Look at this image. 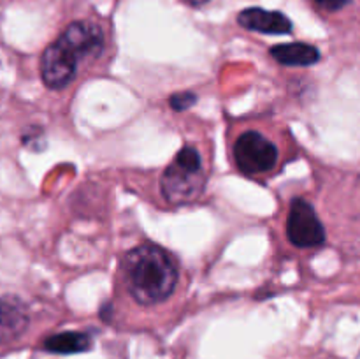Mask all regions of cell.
Here are the masks:
<instances>
[{"label": "cell", "instance_id": "cell-1", "mask_svg": "<svg viewBox=\"0 0 360 359\" xmlns=\"http://www.w3.org/2000/svg\"><path fill=\"white\" fill-rule=\"evenodd\" d=\"M104 49V32L91 21L70 23L41 58L42 81L51 90H62L76 77L84 60L98 56Z\"/></svg>", "mask_w": 360, "mask_h": 359}, {"label": "cell", "instance_id": "cell-2", "mask_svg": "<svg viewBox=\"0 0 360 359\" xmlns=\"http://www.w3.org/2000/svg\"><path fill=\"white\" fill-rule=\"evenodd\" d=\"M127 291L139 305L164 303L178 284V267L164 248L151 243L134 246L122 263Z\"/></svg>", "mask_w": 360, "mask_h": 359}, {"label": "cell", "instance_id": "cell-3", "mask_svg": "<svg viewBox=\"0 0 360 359\" xmlns=\"http://www.w3.org/2000/svg\"><path fill=\"white\" fill-rule=\"evenodd\" d=\"M162 194L174 206L193 203L206 187L202 157L195 146H183L162 176Z\"/></svg>", "mask_w": 360, "mask_h": 359}, {"label": "cell", "instance_id": "cell-4", "mask_svg": "<svg viewBox=\"0 0 360 359\" xmlns=\"http://www.w3.org/2000/svg\"><path fill=\"white\" fill-rule=\"evenodd\" d=\"M234 158L238 169L245 175H262L276 165L278 148L266 136L250 130L241 134L236 141Z\"/></svg>", "mask_w": 360, "mask_h": 359}, {"label": "cell", "instance_id": "cell-5", "mask_svg": "<svg viewBox=\"0 0 360 359\" xmlns=\"http://www.w3.org/2000/svg\"><path fill=\"white\" fill-rule=\"evenodd\" d=\"M287 236L297 248H315L326 243V229L315 208L302 197L292 201L287 217Z\"/></svg>", "mask_w": 360, "mask_h": 359}, {"label": "cell", "instance_id": "cell-6", "mask_svg": "<svg viewBox=\"0 0 360 359\" xmlns=\"http://www.w3.org/2000/svg\"><path fill=\"white\" fill-rule=\"evenodd\" d=\"M238 23L241 27L262 34H290L292 21L280 11H266L260 7H250L239 13Z\"/></svg>", "mask_w": 360, "mask_h": 359}, {"label": "cell", "instance_id": "cell-7", "mask_svg": "<svg viewBox=\"0 0 360 359\" xmlns=\"http://www.w3.org/2000/svg\"><path fill=\"white\" fill-rule=\"evenodd\" d=\"M271 56L281 65L288 67H309L320 60V51L306 42H288L271 48Z\"/></svg>", "mask_w": 360, "mask_h": 359}, {"label": "cell", "instance_id": "cell-8", "mask_svg": "<svg viewBox=\"0 0 360 359\" xmlns=\"http://www.w3.org/2000/svg\"><path fill=\"white\" fill-rule=\"evenodd\" d=\"M27 322V313L18 303L0 301V344L21 334Z\"/></svg>", "mask_w": 360, "mask_h": 359}, {"label": "cell", "instance_id": "cell-9", "mask_svg": "<svg viewBox=\"0 0 360 359\" xmlns=\"http://www.w3.org/2000/svg\"><path fill=\"white\" fill-rule=\"evenodd\" d=\"M91 338L86 333L79 331H65L49 336L44 341V348L55 354H77V352L90 351Z\"/></svg>", "mask_w": 360, "mask_h": 359}, {"label": "cell", "instance_id": "cell-10", "mask_svg": "<svg viewBox=\"0 0 360 359\" xmlns=\"http://www.w3.org/2000/svg\"><path fill=\"white\" fill-rule=\"evenodd\" d=\"M197 102V95L193 92H179V94L171 95L169 99V106H171L174 111H186L188 108H192Z\"/></svg>", "mask_w": 360, "mask_h": 359}, {"label": "cell", "instance_id": "cell-11", "mask_svg": "<svg viewBox=\"0 0 360 359\" xmlns=\"http://www.w3.org/2000/svg\"><path fill=\"white\" fill-rule=\"evenodd\" d=\"M322 9L326 11H340L348 4V0H315Z\"/></svg>", "mask_w": 360, "mask_h": 359}, {"label": "cell", "instance_id": "cell-12", "mask_svg": "<svg viewBox=\"0 0 360 359\" xmlns=\"http://www.w3.org/2000/svg\"><path fill=\"white\" fill-rule=\"evenodd\" d=\"M185 2L190 4V6L199 7V6H204V4H207V2H210V0H185Z\"/></svg>", "mask_w": 360, "mask_h": 359}]
</instances>
